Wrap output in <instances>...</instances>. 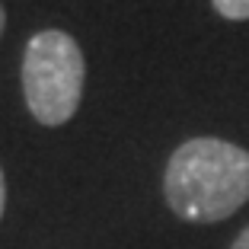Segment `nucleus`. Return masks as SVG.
Segmentation results:
<instances>
[{"label":"nucleus","mask_w":249,"mask_h":249,"mask_svg":"<svg viewBox=\"0 0 249 249\" xmlns=\"http://www.w3.org/2000/svg\"><path fill=\"white\" fill-rule=\"evenodd\" d=\"M163 195L189 224H217L249 201V150L217 138H192L166 163Z\"/></svg>","instance_id":"1"},{"label":"nucleus","mask_w":249,"mask_h":249,"mask_svg":"<svg viewBox=\"0 0 249 249\" xmlns=\"http://www.w3.org/2000/svg\"><path fill=\"white\" fill-rule=\"evenodd\" d=\"M83 64L80 45L61 29L36 32L22 58V93L32 118L48 128L71 122L83 96Z\"/></svg>","instance_id":"2"},{"label":"nucleus","mask_w":249,"mask_h":249,"mask_svg":"<svg viewBox=\"0 0 249 249\" xmlns=\"http://www.w3.org/2000/svg\"><path fill=\"white\" fill-rule=\"evenodd\" d=\"M224 19H249V0H211Z\"/></svg>","instance_id":"3"},{"label":"nucleus","mask_w":249,"mask_h":249,"mask_svg":"<svg viewBox=\"0 0 249 249\" xmlns=\"http://www.w3.org/2000/svg\"><path fill=\"white\" fill-rule=\"evenodd\" d=\"M230 249H249V227L243 230L240 236H236V240H233V246H230Z\"/></svg>","instance_id":"4"},{"label":"nucleus","mask_w":249,"mask_h":249,"mask_svg":"<svg viewBox=\"0 0 249 249\" xmlns=\"http://www.w3.org/2000/svg\"><path fill=\"white\" fill-rule=\"evenodd\" d=\"M3 205H7V182H3V169H0V217H3Z\"/></svg>","instance_id":"5"},{"label":"nucleus","mask_w":249,"mask_h":249,"mask_svg":"<svg viewBox=\"0 0 249 249\" xmlns=\"http://www.w3.org/2000/svg\"><path fill=\"white\" fill-rule=\"evenodd\" d=\"M3 22H7V13H3V7H0V36H3Z\"/></svg>","instance_id":"6"}]
</instances>
